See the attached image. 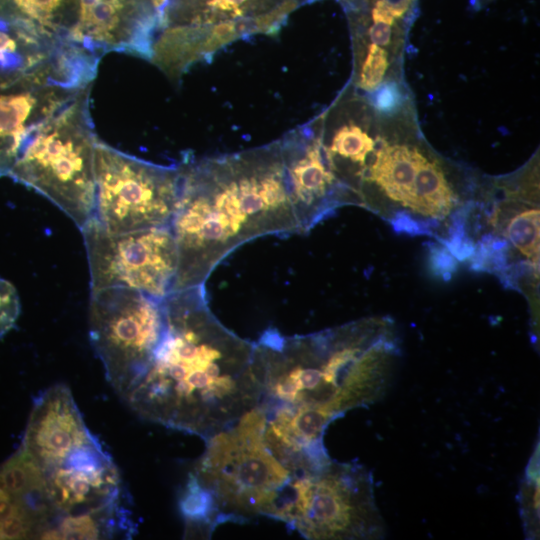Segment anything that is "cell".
<instances>
[{"label":"cell","mask_w":540,"mask_h":540,"mask_svg":"<svg viewBox=\"0 0 540 540\" xmlns=\"http://www.w3.org/2000/svg\"><path fill=\"white\" fill-rule=\"evenodd\" d=\"M179 166V196L169 224L178 251L173 291L203 286L245 242L305 232L317 223L282 139Z\"/></svg>","instance_id":"6da1fadb"},{"label":"cell","mask_w":540,"mask_h":540,"mask_svg":"<svg viewBox=\"0 0 540 540\" xmlns=\"http://www.w3.org/2000/svg\"><path fill=\"white\" fill-rule=\"evenodd\" d=\"M163 303L162 340L124 400L149 421L207 440L259 402L255 343L214 316L204 285L174 291Z\"/></svg>","instance_id":"7a4b0ae2"},{"label":"cell","mask_w":540,"mask_h":540,"mask_svg":"<svg viewBox=\"0 0 540 540\" xmlns=\"http://www.w3.org/2000/svg\"><path fill=\"white\" fill-rule=\"evenodd\" d=\"M400 356L394 328L369 318L302 336L265 331L255 343L260 406L313 412L331 423L381 399Z\"/></svg>","instance_id":"3957f363"},{"label":"cell","mask_w":540,"mask_h":540,"mask_svg":"<svg viewBox=\"0 0 540 540\" xmlns=\"http://www.w3.org/2000/svg\"><path fill=\"white\" fill-rule=\"evenodd\" d=\"M265 414L253 407L236 423L207 439L189 477L208 503L215 525L259 516L286 521L294 484L289 469L264 438Z\"/></svg>","instance_id":"277c9868"},{"label":"cell","mask_w":540,"mask_h":540,"mask_svg":"<svg viewBox=\"0 0 540 540\" xmlns=\"http://www.w3.org/2000/svg\"><path fill=\"white\" fill-rule=\"evenodd\" d=\"M90 89H80L31 132L8 174L49 199L80 230L95 210L98 137L89 110Z\"/></svg>","instance_id":"5b68a950"},{"label":"cell","mask_w":540,"mask_h":540,"mask_svg":"<svg viewBox=\"0 0 540 540\" xmlns=\"http://www.w3.org/2000/svg\"><path fill=\"white\" fill-rule=\"evenodd\" d=\"M287 525L311 540H370L385 536L371 473L331 458L301 475Z\"/></svg>","instance_id":"8992f818"},{"label":"cell","mask_w":540,"mask_h":540,"mask_svg":"<svg viewBox=\"0 0 540 540\" xmlns=\"http://www.w3.org/2000/svg\"><path fill=\"white\" fill-rule=\"evenodd\" d=\"M163 301L125 287L91 291V345L108 382L123 399L146 371L162 340Z\"/></svg>","instance_id":"52a82bcc"},{"label":"cell","mask_w":540,"mask_h":540,"mask_svg":"<svg viewBox=\"0 0 540 540\" xmlns=\"http://www.w3.org/2000/svg\"><path fill=\"white\" fill-rule=\"evenodd\" d=\"M94 219L109 233L170 224L179 196L180 167L157 165L97 138Z\"/></svg>","instance_id":"ba28073f"},{"label":"cell","mask_w":540,"mask_h":540,"mask_svg":"<svg viewBox=\"0 0 540 540\" xmlns=\"http://www.w3.org/2000/svg\"><path fill=\"white\" fill-rule=\"evenodd\" d=\"M81 232L92 290L125 287L159 300L173 292L178 251L169 225L113 234L92 218Z\"/></svg>","instance_id":"9c48e42d"},{"label":"cell","mask_w":540,"mask_h":540,"mask_svg":"<svg viewBox=\"0 0 540 540\" xmlns=\"http://www.w3.org/2000/svg\"><path fill=\"white\" fill-rule=\"evenodd\" d=\"M99 61L71 39L0 11V84L31 81L81 89L92 85Z\"/></svg>","instance_id":"30bf717a"},{"label":"cell","mask_w":540,"mask_h":540,"mask_svg":"<svg viewBox=\"0 0 540 540\" xmlns=\"http://www.w3.org/2000/svg\"><path fill=\"white\" fill-rule=\"evenodd\" d=\"M158 20L152 0H76L69 38L100 59L120 52L150 60Z\"/></svg>","instance_id":"8fae6325"},{"label":"cell","mask_w":540,"mask_h":540,"mask_svg":"<svg viewBox=\"0 0 540 540\" xmlns=\"http://www.w3.org/2000/svg\"><path fill=\"white\" fill-rule=\"evenodd\" d=\"M294 8L293 2L285 1L266 13L241 20L202 27H161L154 42V60L166 75L179 78L193 64L236 39L277 31Z\"/></svg>","instance_id":"7c38bea8"},{"label":"cell","mask_w":540,"mask_h":540,"mask_svg":"<svg viewBox=\"0 0 540 540\" xmlns=\"http://www.w3.org/2000/svg\"><path fill=\"white\" fill-rule=\"evenodd\" d=\"M55 521L43 470L20 447L0 466V539H50Z\"/></svg>","instance_id":"4fadbf2b"},{"label":"cell","mask_w":540,"mask_h":540,"mask_svg":"<svg viewBox=\"0 0 540 540\" xmlns=\"http://www.w3.org/2000/svg\"><path fill=\"white\" fill-rule=\"evenodd\" d=\"M94 440L69 388L57 384L35 399L20 447L39 466L48 468Z\"/></svg>","instance_id":"5bb4252c"},{"label":"cell","mask_w":540,"mask_h":540,"mask_svg":"<svg viewBox=\"0 0 540 540\" xmlns=\"http://www.w3.org/2000/svg\"><path fill=\"white\" fill-rule=\"evenodd\" d=\"M79 90L30 81L0 84V177L8 176L31 132Z\"/></svg>","instance_id":"9a60e30c"},{"label":"cell","mask_w":540,"mask_h":540,"mask_svg":"<svg viewBox=\"0 0 540 540\" xmlns=\"http://www.w3.org/2000/svg\"><path fill=\"white\" fill-rule=\"evenodd\" d=\"M423 156L416 148L391 146L378 139L357 176L374 183L387 198L408 210L414 180Z\"/></svg>","instance_id":"2e32d148"},{"label":"cell","mask_w":540,"mask_h":540,"mask_svg":"<svg viewBox=\"0 0 540 540\" xmlns=\"http://www.w3.org/2000/svg\"><path fill=\"white\" fill-rule=\"evenodd\" d=\"M285 1V0H284ZM283 1V2H284ZM272 0H168L159 12L158 28L210 26L266 13Z\"/></svg>","instance_id":"e0dca14e"},{"label":"cell","mask_w":540,"mask_h":540,"mask_svg":"<svg viewBox=\"0 0 540 540\" xmlns=\"http://www.w3.org/2000/svg\"><path fill=\"white\" fill-rule=\"evenodd\" d=\"M455 203V193L441 167L423 156L414 180L408 213L425 220H441L449 215Z\"/></svg>","instance_id":"ac0fdd59"},{"label":"cell","mask_w":540,"mask_h":540,"mask_svg":"<svg viewBox=\"0 0 540 540\" xmlns=\"http://www.w3.org/2000/svg\"><path fill=\"white\" fill-rule=\"evenodd\" d=\"M539 208L536 206H510L497 209L491 218L495 228L510 246L530 265L539 264Z\"/></svg>","instance_id":"d6986e66"},{"label":"cell","mask_w":540,"mask_h":540,"mask_svg":"<svg viewBox=\"0 0 540 540\" xmlns=\"http://www.w3.org/2000/svg\"><path fill=\"white\" fill-rule=\"evenodd\" d=\"M0 11L17 15L53 34L69 38L75 22L76 0H0Z\"/></svg>","instance_id":"ffe728a7"},{"label":"cell","mask_w":540,"mask_h":540,"mask_svg":"<svg viewBox=\"0 0 540 540\" xmlns=\"http://www.w3.org/2000/svg\"><path fill=\"white\" fill-rule=\"evenodd\" d=\"M322 142L328 153L332 170L334 163L346 160L360 167L356 175L363 168L375 146V140L361 126L352 121L338 127L334 131L329 144H326L323 140Z\"/></svg>","instance_id":"44dd1931"},{"label":"cell","mask_w":540,"mask_h":540,"mask_svg":"<svg viewBox=\"0 0 540 540\" xmlns=\"http://www.w3.org/2000/svg\"><path fill=\"white\" fill-rule=\"evenodd\" d=\"M533 455L528 465L525 482L521 488V512L525 529L529 536H536L538 529V452Z\"/></svg>","instance_id":"7402d4cb"},{"label":"cell","mask_w":540,"mask_h":540,"mask_svg":"<svg viewBox=\"0 0 540 540\" xmlns=\"http://www.w3.org/2000/svg\"><path fill=\"white\" fill-rule=\"evenodd\" d=\"M387 52L378 45L370 44L359 76L360 88L372 91L382 82L388 68Z\"/></svg>","instance_id":"603a6c76"},{"label":"cell","mask_w":540,"mask_h":540,"mask_svg":"<svg viewBox=\"0 0 540 540\" xmlns=\"http://www.w3.org/2000/svg\"><path fill=\"white\" fill-rule=\"evenodd\" d=\"M20 314V299L16 288L0 277V338L15 325Z\"/></svg>","instance_id":"cb8c5ba5"},{"label":"cell","mask_w":540,"mask_h":540,"mask_svg":"<svg viewBox=\"0 0 540 540\" xmlns=\"http://www.w3.org/2000/svg\"><path fill=\"white\" fill-rule=\"evenodd\" d=\"M372 20L373 23L368 30L371 44L378 46L388 45L392 35V25L395 20L374 7L372 9Z\"/></svg>","instance_id":"d4e9b609"},{"label":"cell","mask_w":540,"mask_h":540,"mask_svg":"<svg viewBox=\"0 0 540 540\" xmlns=\"http://www.w3.org/2000/svg\"><path fill=\"white\" fill-rule=\"evenodd\" d=\"M375 93V108L383 113H391L400 106L401 94L395 82L380 84Z\"/></svg>","instance_id":"484cf974"},{"label":"cell","mask_w":540,"mask_h":540,"mask_svg":"<svg viewBox=\"0 0 540 540\" xmlns=\"http://www.w3.org/2000/svg\"><path fill=\"white\" fill-rule=\"evenodd\" d=\"M412 2L413 0H374V8L397 20L404 16Z\"/></svg>","instance_id":"4316f807"},{"label":"cell","mask_w":540,"mask_h":540,"mask_svg":"<svg viewBox=\"0 0 540 540\" xmlns=\"http://www.w3.org/2000/svg\"><path fill=\"white\" fill-rule=\"evenodd\" d=\"M152 1L154 3L155 8L157 9L159 13L168 0H152Z\"/></svg>","instance_id":"83f0119b"}]
</instances>
